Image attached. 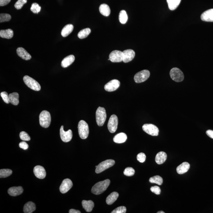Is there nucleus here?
<instances>
[{
    "label": "nucleus",
    "instance_id": "nucleus-17",
    "mask_svg": "<svg viewBox=\"0 0 213 213\" xmlns=\"http://www.w3.org/2000/svg\"><path fill=\"white\" fill-rule=\"evenodd\" d=\"M201 20L206 22H213V8L205 11L201 14Z\"/></svg>",
    "mask_w": 213,
    "mask_h": 213
},
{
    "label": "nucleus",
    "instance_id": "nucleus-47",
    "mask_svg": "<svg viewBox=\"0 0 213 213\" xmlns=\"http://www.w3.org/2000/svg\"><path fill=\"white\" fill-rule=\"evenodd\" d=\"M206 134L209 137L213 139V131L211 130H208L206 131Z\"/></svg>",
    "mask_w": 213,
    "mask_h": 213
},
{
    "label": "nucleus",
    "instance_id": "nucleus-14",
    "mask_svg": "<svg viewBox=\"0 0 213 213\" xmlns=\"http://www.w3.org/2000/svg\"><path fill=\"white\" fill-rule=\"evenodd\" d=\"M73 183L70 179H65L62 182L60 188V191L62 193H66L72 188Z\"/></svg>",
    "mask_w": 213,
    "mask_h": 213
},
{
    "label": "nucleus",
    "instance_id": "nucleus-40",
    "mask_svg": "<svg viewBox=\"0 0 213 213\" xmlns=\"http://www.w3.org/2000/svg\"><path fill=\"white\" fill-rule=\"evenodd\" d=\"M27 2V0H18L15 3V7L18 10L21 9L24 4Z\"/></svg>",
    "mask_w": 213,
    "mask_h": 213
},
{
    "label": "nucleus",
    "instance_id": "nucleus-8",
    "mask_svg": "<svg viewBox=\"0 0 213 213\" xmlns=\"http://www.w3.org/2000/svg\"><path fill=\"white\" fill-rule=\"evenodd\" d=\"M150 76V72L148 70H143L138 72L134 76V80L136 83L144 82L148 79Z\"/></svg>",
    "mask_w": 213,
    "mask_h": 213
},
{
    "label": "nucleus",
    "instance_id": "nucleus-32",
    "mask_svg": "<svg viewBox=\"0 0 213 213\" xmlns=\"http://www.w3.org/2000/svg\"><path fill=\"white\" fill-rule=\"evenodd\" d=\"M127 19L128 16L126 11L124 10H121L119 15V20L120 23L123 24H126Z\"/></svg>",
    "mask_w": 213,
    "mask_h": 213
},
{
    "label": "nucleus",
    "instance_id": "nucleus-48",
    "mask_svg": "<svg viewBox=\"0 0 213 213\" xmlns=\"http://www.w3.org/2000/svg\"><path fill=\"white\" fill-rule=\"evenodd\" d=\"M69 213H81L80 211L79 210H75V209H70L69 211Z\"/></svg>",
    "mask_w": 213,
    "mask_h": 213
},
{
    "label": "nucleus",
    "instance_id": "nucleus-46",
    "mask_svg": "<svg viewBox=\"0 0 213 213\" xmlns=\"http://www.w3.org/2000/svg\"><path fill=\"white\" fill-rule=\"evenodd\" d=\"M11 0H0V6H6L8 4Z\"/></svg>",
    "mask_w": 213,
    "mask_h": 213
},
{
    "label": "nucleus",
    "instance_id": "nucleus-29",
    "mask_svg": "<svg viewBox=\"0 0 213 213\" xmlns=\"http://www.w3.org/2000/svg\"><path fill=\"white\" fill-rule=\"evenodd\" d=\"M118 196L119 194L117 192H113L111 193L106 198V202L107 204L108 205H112L117 200Z\"/></svg>",
    "mask_w": 213,
    "mask_h": 213
},
{
    "label": "nucleus",
    "instance_id": "nucleus-12",
    "mask_svg": "<svg viewBox=\"0 0 213 213\" xmlns=\"http://www.w3.org/2000/svg\"><path fill=\"white\" fill-rule=\"evenodd\" d=\"M120 86V81L118 80L113 79L110 81L105 85L104 89L106 91L111 92L117 90Z\"/></svg>",
    "mask_w": 213,
    "mask_h": 213
},
{
    "label": "nucleus",
    "instance_id": "nucleus-38",
    "mask_svg": "<svg viewBox=\"0 0 213 213\" xmlns=\"http://www.w3.org/2000/svg\"><path fill=\"white\" fill-rule=\"evenodd\" d=\"M41 7L38 4L34 3L32 5L31 10L34 14H38L40 11Z\"/></svg>",
    "mask_w": 213,
    "mask_h": 213
},
{
    "label": "nucleus",
    "instance_id": "nucleus-1",
    "mask_svg": "<svg viewBox=\"0 0 213 213\" xmlns=\"http://www.w3.org/2000/svg\"><path fill=\"white\" fill-rule=\"evenodd\" d=\"M110 184L109 179L98 182L95 184L92 188V193L98 195L102 194L107 189Z\"/></svg>",
    "mask_w": 213,
    "mask_h": 213
},
{
    "label": "nucleus",
    "instance_id": "nucleus-31",
    "mask_svg": "<svg viewBox=\"0 0 213 213\" xmlns=\"http://www.w3.org/2000/svg\"><path fill=\"white\" fill-rule=\"evenodd\" d=\"M181 1V0H166L169 8L171 10L176 9L180 5Z\"/></svg>",
    "mask_w": 213,
    "mask_h": 213
},
{
    "label": "nucleus",
    "instance_id": "nucleus-34",
    "mask_svg": "<svg viewBox=\"0 0 213 213\" xmlns=\"http://www.w3.org/2000/svg\"><path fill=\"white\" fill-rule=\"evenodd\" d=\"M149 182L151 183H154L158 184V185H161L163 182V180L162 178L159 176H156L150 178L149 179Z\"/></svg>",
    "mask_w": 213,
    "mask_h": 213
},
{
    "label": "nucleus",
    "instance_id": "nucleus-37",
    "mask_svg": "<svg viewBox=\"0 0 213 213\" xmlns=\"http://www.w3.org/2000/svg\"><path fill=\"white\" fill-rule=\"evenodd\" d=\"M135 170L132 167H127L124 171V174L127 176H131L135 174Z\"/></svg>",
    "mask_w": 213,
    "mask_h": 213
},
{
    "label": "nucleus",
    "instance_id": "nucleus-28",
    "mask_svg": "<svg viewBox=\"0 0 213 213\" xmlns=\"http://www.w3.org/2000/svg\"><path fill=\"white\" fill-rule=\"evenodd\" d=\"M73 29V26L72 24H68L65 26L62 29L61 35L63 37H66L72 33Z\"/></svg>",
    "mask_w": 213,
    "mask_h": 213
},
{
    "label": "nucleus",
    "instance_id": "nucleus-3",
    "mask_svg": "<svg viewBox=\"0 0 213 213\" xmlns=\"http://www.w3.org/2000/svg\"><path fill=\"white\" fill-rule=\"evenodd\" d=\"M78 129L80 137L82 139H86L88 137L89 132L87 123L84 121L81 120L79 122Z\"/></svg>",
    "mask_w": 213,
    "mask_h": 213
},
{
    "label": "nucleus",
    "instance_id": "nucleus-39",
    "mask_svg": "<svg viewBox=\"0 0 213 213\" xmlns=\"http://www.w3.org/2000/svg\"><path fill=\"white\" fill-rule=\"evenodd\" d=\"M19 137L22 140L24 141H29L31 140L30 137L27 133L25 131H21L19 134Z\"/></svg>",
    "mask_w": 213,
    "mask_h": 213
},
{
    "label": "nucleus",
    "instance_id": "nucleus-21",
    "mask_svg": "<svg viewBox=\"0 0 213 213\" xmlns=\"http://www.w3.org/2000/svg\"><path fill=\"white\" fill-rule=\"evenodd\" d=\"M167 158V155L166 152H160L156 156L155 161L157 164L160 165L164 163Z\"/></svg>",
    "mask_w": 213,
    "mask_h": 213
},
{
    "label": "nucleus",
    "instance_id": "nucleus-24",
    "mask_svg": "<svg viewBox=\"0 0 213 213\" xmlns=\"http://www.w3.org/2000/svg\"><path fill=\"white\" fill-rule=\"evenodd\" d=\"M13 36V31L11 29L1 30L0 31V37L1 38L9 39L12 38Z\"/></svg>",
    "mask_w": 213,
    "mask_h": 213
},
{
    "label": "nucleus",
    "instance_id": "nucleus-11",
    "mask_svg": "<svg viewBox=\"0 0 213 213\" xmlns=\"http://www.w3.org/2000/svg\"><path fill=\"white\" fill-rule=\"evenodd\" d=\"M109 60L113 63H120L123 61L122 52L118 50L112 51L109 55Z\"/></svg>",
    "mask_w": 213,
    "mask_h": 213
},
{
    "label": "nucleus",
    "instance_id": "nucleus-23",
    "mask_svg": "<svg viewBox=\"0 0 213 213\" xmlns=\"http://www.w3.org/2000/svg\"><path fill=\"white\" fill-rule=\"evenodd\" d=\"M127 139V135L125 133H121L117 134L113 138V141L117 143H124Z\"/></svg>",
    "mask_w": 213,
    "mask_h": 213
},
{
    "label": "nucleus",
    "instance_id": "nucleus-42",
    "mask_svg": "<svg viewBox=\"0 0 213 213\" xmlns=\"http://www.w3.org/2000/svg\"><path fill=\"white\" fill-rule=\"evenodd\" d=\"M1 95L5 102L6 103V104H9L10 102L9 95H8V94L6 92H1Z\"/></svg>",
    "mask_w": 213,
    "mask_h": 213
},
{
    "label": "nucleus",
    "instance_id": "nucleus-35",
    "mask_svg": "<svg viewBox=\"0 0 213 213\" xmlns=\"http://www.w3.org/2000/svg\"><path fill=\"white\" fill-rule=\"evenodd\" d=\"M12 171L9 169H2L0 170V178H5L11 175Z\"/></svg>",
    "mask_w": 213,
    "mask_h": 213
},
{
    "label": "nucleus",
    "instance_id": "nucleus-49",
    "mask_svg": "<svg viewBox=\"0 0 213 213\" xmlns=\"http://www.w3.org/2000/svg\"><path fill=\"white\" fill-rule=\"evenodd\" d=\"M157 213H165L163 211H159L157 212Z\"/></svg>",
    "mask_w": 213,
    "mask_h": 213
},
{
    "label": "nucleus",
    "instance_id": "nucleus-33",
    "mask_svg": "<svg viewBox=\"0 0 213 213\" xmlns=\"http://www.w3.org/2000/svg\"><path fill=\"white\" fill-rule=\"evenodd\" d=\"M91 32L90 28H86L81 30L78 34V37L80 39H84L86 38Z\"/></svg>",
    "mask_w": 213,
    "mask_h": 213
},
{
    "label": "nucleus",
    "instance_id": "nucleus-19",
    "mask_svg": "<svg viewBox=\"0 0 213 213\" xmlns=\"http://www.w3.org/2000/svg\"><path fill=\"white\" fill-rule=\"evenodd\" d=\"M24 189L21 186L11 187L8 189V194L11 196H17L21 194Z\"/></svg>",
    "mask_w": 213,
    "mask_h": 213
},
{
    "label": "nucleus",
    "instance_id": "nucleus-6",
    "mask_svg": "<svg viewBox=\"0 0 213 213\" xmlns=\"http://www.w3.org/2000/svg\"><path fill=\"white\" fill-rule=\"evenodd\" d=\"M170 75L172 79L176 82H181L184 79L183 72L178 68H173L170 71Z\"/></svg>",
    "mask_w": 213,
    "mask_h": 213
},
{
    "label": "nucleus",
    "instance_id": "nucleus-4",
    "mask_svg": "<svg viewBox=\"0 0 213 213\" xmlns=\"http://www.w3.org/2000/svg\"><path fill=\"white\" fill-rule=\"evenodd\" d=\"M106 118L107 114L105 109L104 108L99 107L96 112V121L98 126H103Z\"/></svg>",
    "mask_w": 213,
    "mask_h": 213
},
{
    "label": "nucleus",
    "instance_id": "nucleus-27",
    "mask_svg": "<svg viewBox=\"0 0 213 213\" xmlns=\"http://www.w3.org/2000/svg\"><path fill=\"white\" fill-rule=\"evenodd\" d=\"M99 11L102 15L105 16H109L111 13V10L109 6L105 4H103L99 7Z\"/></svg>",
    "mask_w": 213,
    "mask_h": 213
},
{
    "label": "nucleus",
    "instance_id": "nucleus-44",
    "mask_svg": "<svg viewBox=\"0 0 213 213\" xmlns=\"http://www.w3.org/2000/svg\"><path fill=\"white\" fill-rule=\"evenodd\" d=\"M150 190L156 195H159L161 193V189L159 187L157 186L152 187L150 188Z\"/></svg>",
    "mask_w": 213,
    "mask_h": 213
},
{
    "label": "nucleus",
    "instance_id": "nucleus-15",
    "mask_svg": "<svg viewBox=\"0 0 213 213\" xmlns=\"http://www.w3.org/2000/svg\"><path fill=\"white\" fill-rule=\"evenodd\" d=\"M135 51L132 50H127L122 52V58L124 63H127L131 61L135 57Z\"/></svg>",
    "mask_w": 213,
    "mask_h": 213
},
{
    "label": "nucleus",
    "instance_id": "nucleus-18",
    "mask_svg": "<svg viewBox=\"0 0 213 213\" xmlns=\"http://www.w3.org/2000/svg\"><path fill=\"white\" fill-rule=\"evenodd\" d=\"M17 53L20 57L24 60H28L31 59L30 54L22 47H19L17 49Z\"/></svg>",
    "mask_w": 213,
    "mask_h": 213
},
{
    "label": "nucleus",
    "instance_id": "nucleus-45",
    "mask_svg": "<svg viewBox=\"0 0 213 213\" xmlns=\"http://www.w3.org/2000/svg\"><path fill=\"white\" fill-rule=\"evenodd\" d=\"M19 147L20 148L24 150L27 149L28 148V145L27 143L24 141L21 142L19 144Z\"/></svg>",
    "mask_w": 213,
    "mask_h": 213
},
{
    "label": "nucleus",
    "instance_id": "nucleus-20",
    "mask_svg": "<svg viewBox=\"0 0 213 213\" xmlns=\"http://www.w3.org/2000/svg\"><path fill=\"white\" fill-rule=\"evenodd\" d=\"M75 59V58L74 55H70L66 56L62 60L61 62L62 67L66 68L69 66L73 63Z\"/></svg>",
    "mask_w": 213,
    "mask_h": 213
},
{
    "label": "nucleus",
    "instance_id": "nucleus-43",
    "mask_svg": "<svg viewBox=\"0 0 213 213\" xmlns=\"http://www.w3.org/2000/svg\"><path fill=\"white\" fill-rule=\"evenodd\" d=\"M137 160L139 162L143 163L145 161L146 156L145 154L143 153H139L137 156Z\"/></svg>",
    "mask_w": 213,
    "mask_h": 213
},
{
    "label": "nucleus",
    "instance_id": "nucleus-26",
    "mask_svg": "<svg viewBox=\"0 0 213 213\" xmlns=\"http://www.w3.org/2000/svg\"><path fill=\"white\" fill-rule=\"evenodd\" d=\"M82 204L83 208L87 212H91L94 207V202L90 200V201L83 200L82 201Z\"/></svg>",
    "mask_w": 213,
    "mask_h": 213
},
{
    "label": "nucleus",
    "instance_id": "nucleus-10",
    "mask_svg": "<svg viewBox=\"0 0 213 213\" xmlns=\"http://www.w3.org/2000/svg\"><path fill=\"white\" fill-rule=\"evenodd\" d=\"M118 117L115 115H112L109 118L108 125V129L109 132L111 133L115 132L118 127Z\"/></svg>",
    "mask_w": 213,
    "mask_h": 213
},
{
    "label": "nucleus",
    "instance_id": "nucleus-22",
    "mask_svg": "<svg viewBox=\"0 0 213 213\" xmlns=\"http://www.w3.org/2000/svg\"><path fill=\"white\" fill-rule=\"evenodd\" d=\"M190 168V164L188 163L185 162L182 163L177 167L176 171L178 174H183L188 171Z\"/></svg>",
    "mask_w": 213,
    "mask_h": 213
},
{
    "label": "nucleus",
    "instance_id": "nucleus-30",
    "mask_svg": "<svg viewBox=\"0 0 213 213\" xmlns=\"http://www.w3.org/2000/svg\"><path fill=\"white\" fill-rule=\"evenodd\" d=\"M10 102L14 105H17L19 103V95L17 92H13L9 95Z\"/></svg>",
    "mask_w": 213,
    "mask_h": 213
},
{
    "label": "nucleus",
    "instance_id": "nucleus-7",
    "mask_svg": "<svg viewBox=\"0 0 213 213\" xmlns=\"http://www.w3.org/2000/svg\"><path fill=\"white\" fill-rule=\"evenodd\" d=\"M115 161L113 160H108L100 163L95 169V173L99 174L114 165Z\"/></svg>",
    "mask_w": 213,
    "mask_h": 213
},
{
    "label": "nucleus",
    "instance_id": "nucleus-41",
    "mask_svg": "<svg viewBox=\"0 0 213 213\" xmlns=\"http://www.w3.org/2000/svg\"><path fill=\"white\" fill-rule=\"evenodd\" d=\"M126 208L125 206H120L115 209L112 211L111 213H126Z\"/></svg>",
    "mask_w": 213,
    "mask_h": 213
},
{
    "label": "nucleus",
    "instance_id": "nucleus-2",
    "mask_svg": "<svg viewBox=\"0 0 213 213\" xmlns=\"http://www.w3.org/2000/svg\"><path fill=\"white\" fill-rule=\"evenodd\" d=\"M40 124L42 127L47 128L50 126L51 122V115L47 111H43L39 116Z\"/></svg>",
    "mask_w": 213,
    "mask_h": 213
},
{
    "label": "nucleus",
    "instance_id": "nucleus-25",
    "mask_svg": "<svg viewBox=\"0 0 213 213\" xmlns=\"http://www.w3.org/2000/svg\"><path fill=\"white\" fill-rule=\"evenodd\" d=\"M36 205L32 202H28L25 204L24 208V213H32L36 210Z\"/></svg>",
    "mask_w": 213,
    "mask_h": 213
},
{
    "label": "nucleus",
    "instance_id": "nucleus-9",
    "mask_svg": "<svg viewBox=\"0 0 213 213\" xmlns=\"http://www.w3.org/2000/svg\"><path fill=\"white\" fill-rule=\"evenodd\" d=\"M143 131L152 136H157L159 130L158 128L152 124H145L143 126Z\"/></svg>",
    "mask_w": 213,
    "mask_h": 213
},
{
    "label": "nucleus",
    "instance_id": "nucleus-36",
    "mask_svg": "<svg viewBox=\"0 0 213 213\" xmlns=\"http://www.w3.org/2000/svg\"><path fill=\"white\" fill-rule=\"evenodd\" d=\"M11 19V16L7 14H1L0 15V22L8 21Z\"/></svg>",
    "mask_w": 213,
    "mask_h": 213
},
{
    "label": "nucleus",
    "instance_id": "nucleus-13",
    "mask_svg": "<svg viewBox=\"0 0 213 213\" xmlns=\"http://www.w3.org/2000/svg\"><path fill=\"white\" fill-rule=\"evenodd\" d=\"M72 136L73 134L72 130H69L66 131L64 130V126H61L60 129V136L63 142L67 143L70 141L72 140Z\"/></svg>",
    "mask_w": 213,
    "mask_h": 213
},
{
    "label": "nucleus",
    "instance_id": "nucleus-5",
    "mask_svg": "<svg viewBox=\"0 0 213 213\" xmlns=\"http://www.w3.org/2000/svg\"><path fill=\"white\" fill-rule=\"evenodd\" d=\"M24 83L29 88L35 91H40L41 86L37 81L28 76H24L23 78Z\"/></svg>",
    "mask_w": 213,
    "mask_h": 213
},
{
    "label": "nucleus",
    "instance_id": "nucleus-16",
    "mask_svg": "<svg viewBox=\"0 0 213 213\" xmlns=\"http://www.w3.org/2000/svg\"><path fill=\"white\" fill-rule=\"evenodd\" d=\"M33 171L34 175L38 179H43L46 177V171L42 166H35Z\"/></svg>",
    "mask_w": 213,
    "mask_h": 213
}]
</instances>
